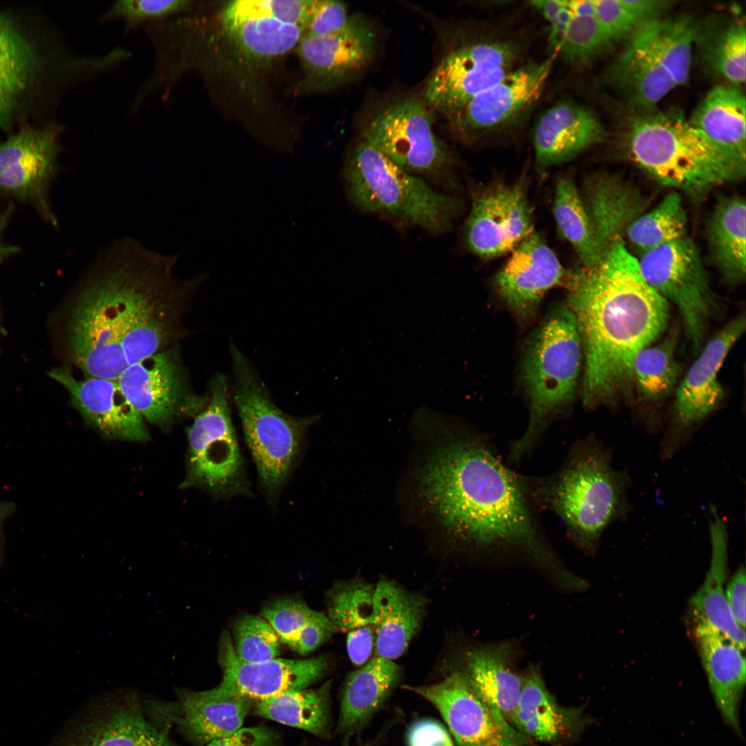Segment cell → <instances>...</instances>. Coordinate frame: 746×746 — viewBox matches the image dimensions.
Returning a JSON list of instances; mask_svg holds the SVG:
<instances>
[{
  "label": "cell",
  "instance_id": "cell-31",
  "mask_svg": "<svg viewBox=\"0 0 746 746\" xmlns=\"http://www.w3.org/2000/svg\"><path fill=\"white\" fill-rule=\"evenodd\" d=\"M581 195L604 256L641 215L644 199L629 182L608 173L587 177Z\"/></svg>",
  "mask_w": 746,
  "mask_h": 746
},
{
  "label": "cell",
  "instance_id": "cell-55",
  "mask_svg": "<svg viewBox=\"0 0 746 746\" xmlns=\"http://www.w3.org/2000/svg\"><path fill=\"white\" fill-rule=\"evenodd\" d=\"M374 643L375 629L373 625L361 627L349 631L346 644L351 662L356 666L367 663Z\"/></svg>",
  "mask_w": 746,
  "mask_h": 746
},
{
  "label": "cell",
  "instance_id": "cell-59",
  "mask_svg": "<svg viewBox=\"0 0 746 746\" xmlns=\"http://www.w3.org/2000/svg\"><path fill=\"white\" fill-rule=\"evenodd\" d=\"M12 206L9 205L3 211L0 212V262L16 254L19 248L16 246L5 242L3 234L12 212Z\"/></svg>",
  "mask_w": 746,
  "mask_h": 746
},
{
  "label": "cell",
  "instance_id": "cell-57",
  "mask_svg": "<svg viewBox=\"0 0 746 746\" xmlns=\"http://www.w3.org/2000/svg\"><path fill=\"white\" fill-rule=\"evenodd\" d=\"M572 13L568 7L567 1V5L566 8L561 12V13L550 23V32L548 37V42L553 50L554 54L559 52L563 42L565 39L569 23L571 19Z\"/></svg>",
  "mask_w": 746,
  "mask_h": 746
},
{
  "label": "cell",
  "instance_id": "cell-19",
  "mask_svg": "<svg viewBox=\"0 0 746 746\" xmlns=\"http://www.w3.org/2000/svg\"><path fill=\"white\" fill-rule=\"evenodd\" d=\"M205 278L201 275L182 280L172 271L154 287L122 341L126 367L180 343L187 335L184 317Z\"/></svg>",
  "mask_w": 746,
  "mask_h": 746
},
{
  "label": "cell",
  "instance_id": "cell-39",
  "mask_svg": "<svg viewBox=\"0 0 746 746\" xmlns=\"http://www.w3.org/2000/svg\"><path fill=\"white\" fill-rule=\"evenodd\" d=\"M554 193L553 211L560 233L571 245L583 267L595 265L603 255L573 179L569 175L559 177Z\"/></svg>",
  "mask_w": 746,
  "mask_h": 746
},
{
  "label": "cell",
  "instance_id": "cell-54",
  "mask_svg": "<svg viewBox=\"0 0 746 746\" xmlns=\"http://www.w3.org/2000/svg\"><path fill=\"white\" fill-rule=\"evenodd\" d=\"M276 735L263 727H241L233 734L204 746H276Z\"/></svg>",
  "mask_w": 746,
  "mask_h": 746
},
{
  "label": "cell",
  "instance_id": "cell-10",
  "mask_svg": "<svg viewBox=\"0 0 746 746\" xmlns=\"http://www.w3.org/2000/svg\"><path fill=\"white\" fill-rule=\"evenodd\" d=\"M229 387L224 373L211 376L208 403L187 430L188 473L182 484L221 498L251 493L231 419Z\"/></svg>",
  "mask_w": 746,
  "mask_h": 746
},
{
  "label": "cell",
  "instance_id": "cell-33",
  "mask_svg": "<svg viewBox=\"0 0 746 746\" xmlns=\"http://www.w3.org/2000/svg\"><path fill=\"white\" fill-rule=\"evenodd\" d=\"M401 676L398 664L380 657L350 673L343 689L338 731L350 737L361 730L385 704Z\"/></svg>",
  "mask_w": 746,
  "mask_h": 746
},
{
  "label": "cell",
  "instance_id": "cell-4",
  "mask_svg": "<svg viewBox=\"0 0 746 746\" xmlns=\"http://www.w3.org/2000/svg\"><path fill=\"white\" fill-rule=\"evenodd\" d=\"M528 494L539 510L555 514L568 537L586 551L596 548L606 528L629 510V479L612 464L611 454L597 437L577 439L552 474L525 475Z\"/></svg>",
  "mask_w": 746,
  "mask_h": 746
},
{
  "label": "cell",
  "instance_id": "cell-17",
  "mask_svg": "<svg viewBox=\"0 0 746 746\" xmlns=\"http://www.w3.org/2000/svg\"><path fill=\"white\" fill-rule=\"evenodd\" d=\"M745 329V315L731 321L709 340L688 370L676 392L673 425L663 438L665 457L673 455L691 429L721 403L724 390L718 381V372Z\"/></svg>",
  "mask_w": 746,
  "mask_h": 746
},
{
  "label": "cell",
  "instance_id": "cell-52",
  "mask_svg": "<svg viewBox=\"0 0 746 746\" xmlns=\"http://www.w3.org/2000/svg\"><path fill=\"white\" fill-rule=\"evenodd\" d=\"M337 631L327 616L315 611L289 647L298 653L305 655L328 640Z\"/></svg>",
  "mask_w": 746,
  "mask_h": 746
},
{
  "label": "cell",
  "instance_id": "cell-20",
  "mask_svg": "<svg viewBox=\"0 0 746 746\" xmlns=\"http://www.w3.org/2000/svg\"><path fill=\"white\" fill-rule=\"evenodd\" d=\"M61 132L24 128L0 142V191L32 203L53 224L47 191L57 172Z\"/></svg>",
  "mask_w": 746,
  "mask_h": 746
},
{
  "label": "cell",
  "instance_id": "cell-42",
  "mask_svg": "<svg viewBox=\"0 0 746 746\" xmlns=\"http://www.w3.org/2000/svg\"><path fill=\"white\" fill-rule=\"evenodd\" d=\"M674 337L658 345H651L636 355L633 367V381L642 400L656 402L672 390L679 373L674 358Z\"/></svg>",
  "mask_w": 746,
  "mask_h": 746
},
{
  "label": "cell",
  "instance_id": "cell-18",
  "mask_svg": "<svg viewBox=\"0 0 746 746\" xmlns=\"http://www.w3.org/2000/svg\"><path fill=\"white\" fill-rule=\"evenodd\" d=\"M376 46L375 28L361 15L350 16L334 34L303 35L296 48L303 71L298 89L325 90L358 76L373 60Z\"/></svg>",
  "mask_w": 746,
  "mask_h": 746
},
{
  "label": "cell",
  "instance_id": "cell-46",
  "mask_svg": "<svg viewBox=\"0 0 746 746\" xmlns=\"http://www.w3.org/2000/svg\"><path fill=\"white\" fill-rule=\"evenodd\" d=\"M611 44L595 15L572 13L565 39L558 53L569 64L583 66L602 54Z\"/></svg>",
  "mask_w": 746,
  "mask_h": 746
},
{
  "label": "cell",
  "instance_id": "cell-53",
  "mask_svg": "<svg viewBox=\"0 0 746 746\" xmlns=\"http://www.w3.org/2000/svg\"><path fill=\"white\" fill-rule=\"evenodd\" d=\"M408 746H454L450 733L438 721L430 718L416 720L406 734Z\"/></svg>",
  "mask_w": 746,
  "mask_h": 746
},
{
  "label": "cell",
  "instance_id": "cell-41",
  "mask_svg": "<svg viewBox=\"0 0 746 746\" xmlns=\"http://www.w3.org/2000/svg\"><path fill=\"white\" fill-rule=\"evenodd\" d=\"M687 222L681 196L673 191L651 211L638 217L626 235L642 254L686 236Z\"/></svg>",
  "mask_w": 746,
  "mask_h": 746
},
{
  "label": "cell",
  "instance_id": "cell-50",
  "mask_svg": "<svg viewBox=\"0 0 746 746\" xmlns=\"http://www.w3.org/2000/svg\"><path fill=\"white\" fill-rule=\"evenodd\" d=\"M595 17L613 43L630 34L641 23L624 0H594Z\"/></svg>",
  "mask_w": 746,
  "mask_h": 746
},
{
  "label": "cell",
  "instance_id": "cell-61",
  "mask_svg": "<svg viewBox=\"0 0 746 746\" xmlns=\"http://www.w3.org/2000/svg\"><path fill=\"white\" fill-rule=\"evenodd\" d=\"M363 746H374V745L372 744V743H366L365 745H364Z\"/></svg>",
  "mask_w": 746,
  "mask_h": 746
},
{
  "label": "cell",
  "instance_id": "cell-8",
  "mask_svg": "<svg viewBox=\"0 0 746 746\" xmlns=\"http://www.w3.org/2000/svg\"><path fill=\"white\" fill-rule=\"evenodd\" d=\"M229 351L231 398L260 484L268 500L275 504L290 475L304 435L317 418L285 413L273 401L251 361L233 341Z\"/></svg>",
  "mask_w": 746,
  "mask_h": 746
},
{
  "label": "cell",
  "instance_id": "cell-32",
  "mask_svg": "<svg viewBox=\"0 0 746 746\" xmlns=\"http://www.w3.org/2000/svg\"><path fill=\"white\" fill-rule=\"evenodd\" d=\"M375 652L393 660L403 654L425 615L427 600L381 578L374 590Z\"/></svg>",
  "mask_w": 746,
  "mask_h": 746
},
{
  "label": "cell",
  "instance_id": "cell-7",
  "mask_svg": "<svg viewBox=\"0 0 746 746\" xmlns=\"http://www.w3.org/2000/svg\"><path fill=\"white\" fill-rule=\"evenodd\" d=\"M699 30L690 17H658L638 25L608 70L630 106L652 109L689 79Z\"/></svg>",
  "mask_w": 746,
  "mask_h": 746
},
{
  "label": "cell",
  "instance_id": "cell-3",
  "mask_svg": "<svg viewBox=\"0 0 746 746\" xmlns=\"http://www.w3.org/2000/svg\"><path fill=\"white\" fill-rule=\"evenodd\" d=\"M178 259L128 237L99 251L70 302L64 329L65 356L84 376L117 380L126 368L122 341L148 294Z\"/></svg>",
  "mask_w": 746,
  "mask_h": 746
},
{
  "label": "cell",
  "instance_id": "cell-47",
  "mask_svg": "<svg viewBox=\"0 0 746 746\" xmlns=\"http://www.w3.org/2000/svg\"><path fill=\"white\" fill-rule=\"evenodd\" d=\"M194 3L189 0H118L104 12L100 21L119 19L129 30L184 14Z\"/></svg>",
  "mask_w": 746,
  "mask_h": 746
},
{
  "label": "cell",
  "instance_id": "cell-58",
  "mask_svg": "<svg viewBox=\"0 0 746 746\" xmlns=\"http://www.w3.org/2000/svg\"><path fill=\"white\" fill-rule=\"evenodd\" d=\"M537 11L550 23L561 13L566 8L567 1L561 0H545L531 1Z\"/></svg>",
  "mask_w": 746,
  "mask_h": 746
},
{
  "label": "cell",
  "instance_id": "cell-2",
  "mask_svg": "<svg viewBox=\"0 0 746 746\" xmlns=\"http://www.w3.org/2000/svg\"><path fill=\"white\" fill-rule=\"evenodd\" d=\"M567 285L585 358L582 403L613 408L631 398L635 358L666 329L669 303L645 281L624 240Z\"/></svg>",
  "mask_w": 746,
  "mask_h": 746
},
{
  "label": "cell",
  "instance_id": "cell-24",
  "mask_svg": "<svg viewBox=\"0 0 746 746\" xmlns=\"http://www.w3.org/2000/svg\"><path fill=\"white\" fill-rule=\"evenodd\" d=\"M556 254L536 232L512 251L495 276L498 294L522 319L533 316L547 291L566 279Z\"/></svg>",
  "mask_w": 746,
  "mask_h": 746
},
{
  "label": "cell",
  "instance_id": "cell-56",
  "mask_svg": "<svg viewBox=\"0 0 746 746\" xmlns=\"http://www.w3.org/2000/svg\"><path fill=\"white\" fill-rule=\"evenodd\" d=\"M725 596L731 615L738 626L745 627V571L740 566L727 584Z\"/></svg>",
  "mask_w": 746,
  "mask_h": 746
},
{
  "label": "cell",
  "instance_id": "cell-38",
  "mask_svg": "<svg viewBox=\"0 0 746 746\" xmlns=\"http://www.w3.org/2000/svg\"><path fill=\"white\" fill-rule=\"evenodd\" d=\"M255 713L263 718L307 731L325 735L328 729L329 685L318 689H296L256 700Z\"/></svg>",
  "mask_w": 746,
  "mask_h": 746
},
{
  "label": "cell",
  "instance_id": "cell-26",
  "mask_svg": "<svg viewBox=\"0 0 746 746\" xmlns=\"http://www.w3.org/2000/svg\"><path fill=\"white\" fill-rule=\"evenodd\" d=\"M511 724L531 740L562 746L575 740L588 725L583 709L560 704L539 673L530 668L522 676Z\"/></svg>",
  "mask_w": 746,
  "mask_h": 746
},
{
  "label": "cell",
  "instance_id": "cell-34",
  "mask_svg": "<svg viewBox=\"0 0 746 746\" xmlns=\"http://www.w3.org/2000/svg\"><path fill=\"white\" fill-rule=\"evenodd\" d=\"M711 512L709 522L711 547L710 566L703 584L691 598V609L694 618L707 621L744 650L745 629L735 622L725 596L728 560L727 526L714 508H711Z\"/></svg>",
  "mask_w": 746,
  "mask_h": 746
},
{
  "label": "cell",
  "instance_id": "cell-14",
  "mask_svg": "<svg viewBox=\"0 0 746 746\" xmlns=\"http://www.w3.org/2000/svg\"><path fill=\"white\" fill-rule=\"evenodd\" d=\"M408 689L439 711L459 746H533L529 738L484 700L455 670L440 681Z\"/></svg>",
  "mask_w": 746,
  "mask_h": 746
},
{
  "label": "cell",
  "instance_id": "cell-35",
  "mask_svg": "<svg viewBox=\"0 0 746 746\" xmlns=\"http://www.w3.org/2000/svg\"><path fill=\"white\" fill-rule=\"evenodd\" d=\"M508 646L491 645L464 653L459 672L473 689L510 723L517 705L522 676L514 669Z\"/></svg>",
  "mask_w": 746,
  "mask_h": 746
},
{
  "label": "cell",
  "instance_id": "cell-15",
  "mask_svg": "<svg viewBox=\"0 0 746 746\" xmlns=\"http://www.w3.org/2000/svg\"><path fill=\"white\" fill-rule=\"evenodd\" d=\"M526 182H493L472 193L465 229L469 250L488 260L512 251L534 232Z\"/></svg>",
  "mask_w": 746,
  "mask_h": 746
},
{
  "label": "cell",
  "instance_id": "cell-45",
  "mask_svg": "<svg viewBox=\"0 0 746 746\" xmlns=\"http://www.w3.org/2000/svg\"><path fill=\"white\" fill-rule=\"evenodd\" d=\"M314 0H236L226 4L220 15L222 26L254 17H267L300 26L304 30Z\"/></svg>",
  "mask_w": 746,
  "mask_h": 746
},
{
  "label": "cell",
  "instance_id": "cell-30",
  "mask_svg": "<svg viewBox=\"0 0 746 746\" xmlns=\"http://www.w3.org/2000/svg\"><path fill=\"white\" fill-rule=\"evenodd\" d=\"M73 746H176L167 731L146 718L140 704L129 698L104 702L92 711Z\"/></svg>",
  "mask_w": 746,
  "mask_h": 746
},
{
  "label": "cell",
  "instance_id": "cell-21",
  "mask_svg": "<svg viewBox=\"0 0 746 746\" xmlns=\"http://www.w3.org/2000/svg\"><path fill=\"white\" fill-rule=\"evenodd\" d=\"M247 697L218 692L182 691L175 702H151L147 713L166 731L171 726L200 745L227 736L242 727L254 705Z\"/></svg>",
  "mask_w": 746,
  "mask_h": 746
},
{
  "label": "cell",
  "instance_id": "cell-1",
  "mask_svg": "<svg viewBox=\"0 0 746 746\" xmlns=\"http://www.w3.org/2000/svg\"><path fill=\"white\" fill-rule=\"evenodd\" d=\"M420 496L457 545L479 552L517 553L557 564L526 488L490 439L469 428L450 430L418 475Z\"/></svg>",
  "mask_w": 746,
  "mask_h": 746
},
{
  "label": "cell",
  "instance_id": "cell-48",
  "mask_svg": "<svg viewBox=\"0 0 746 746\" xmlns=\"http://www.w3.org/2000/svg\"><path fill=\"white\" fill-rule=\"evenodd\" d=\"M235 653L245 662L257 663L276 658L279 638L269 624L254 615L240 619L235 627Z\"/></svg>",
  "mask_w": 746,
  "mask_h": 746
},
{
  "label": "cell",
  "instance_id": "cell-43",
  "mask_svg": "<svg viewBox=\"0 0 746 746\" xmlns=\"http://www.w3.org/2000/svg\"><path fill=\"white\" fill-rule=\"evenodd\" d=\"M375 586L356 576L336 582L327 593L328 618L342 631L373 625Z\"/></svg>",
  "mask_w": 746,
  "mask_h": 746
},
{
  "label": "cell",
  "instance_id": "cell-60",
  "mask_svg": "<svg viewBox=\"0 0 746 746\" xmlns=\"http://www.w3.org/2000/svg\"><path fill=\"white\" fill-rule=\"evenodd\" d=\"M15 506L11 502L0 503V533L1 528L6 519L13 513ZM1 544V542H0ZM1 554V545H0Z\"/></svg>",
  "mask_w": 746,
  "mask_h": 746
},
{
  "label": "cell",
  "instance_id": "cell-6",
  "mask_svg": "<svg viewBox=\"0 0 746 746\" xmlns=\"http://www.w3.org/2000/svg\"><path fill=\"white\" fill-rule=\"evenodd\" d=\"M583 350L575 316L566 305L553 309L528 344L522 376L529 402L527 426L510 443L508 460L528 457L549 425L568 411L574 401Z\"/></svg>",
  "mask_w": 746,
  "mask_h": 746
},
{
  "label": "cell",
  "instance_id": "cell-11",
  "mask_svg": "<svg viewBox=\"0 0 746 746\" xmlns=\"http://www.w3.org/2000/svg\"><path fill=\"white\" fill-rule=\"evenodd\" d=\"M432 110L417 96L396 102L370 122L363 140L412 174L448 180L453 160L433 131Z\"/></svg>",
  "mask_w": 746,
  "mask_h": 746
},
{
  "label": "cell",
  "instance_id": "cell-25",
  "mask_svg": "<svg viewBox=\"0 0 746 746\" xmlns=\"http://www.w3.org/2000/svg\"><path fill=\"white\" fill-rule=\"evenodd\" d=\"M49 376L66 390L72 405L84 420L104 437L138 441L148 439L144 419L117 381L95 376L77 378L66 367L51 370Z\"/></svg>",
  "mask_w": 746,
  "mask_h": 746
},
{
  "label": "cell",
  "instance_id": "cell-5",
  "mask_svg": "<svg viewBox=\"0 0 746 746\" xmlns=\"http://www.w3.org/2000/svg\"><path fill=\"white\" fill-rule=\"evenodd\" d=\"M627 144L632 160L656 181L696 198L745 176V162L722 150L678 113H646L636 117Z\"/></svg>",
  "mask_w": 746,
  "mask_h": 746
},
{
  "label": "cell",
  "instance_id": "cell-13",
  "mask_svg": "<svg viewBox=\"0 0 746 746\" xmlns=\"http://www.w3.org/2000/svg\"><path fill=\"white\" fill-rule=\"evenodd\" d=\"M117 382L143 419L161 426L195 417L209 401L194 390L180 343L128 366Z\"/></svg>",
  "mask_w": 746,
  "mask_h": 746
},
{
  "label": "cell",
  "instance_id": "cell-9",
  "mask_svg": "<svg viewBox=\"0 0 746 746\" xmlns=\"http://www.w3.org/2000/svg\"><path fill=\"white\" fill-rule=\"evenodd\" d=\"M345 180L361 209L431 232L448 229L461 210L458 198L434 190L363 140L348 160Z\"/></svg>",
  "mask_w": 746,
  "mask_h": 746
},
{
  "label": "cell",
  "instance_id": "cell-37",
  "mask_svg": "<svg viewBox=\"0 0 746 746\" xmlns=\"http://www.w3.org/2000/svg\"><path fill=\"white\" fill-rule=\"evenodd\" d=\"M745 211L744 199L725 198L716 204L708 224L714 260L731 282H741L745 277Z\"/></svg>",
  "mask_w": 746,
  "mask_h": 746
},
{
  "label": "cell",
  "instance_id": "cell-40",
  "mask_svg": "<svg viewBox=\"0 0 746 746\" xmlns=\"http://www.w3.org/2000/svg\"><path fill=\"white\" fill-rule=\"evenodd\" d=\"M222 26L236 50L252 64L288 52L296 48L303 35L300 26L267 17L249 18Z\"/></svg>",
  "mask_w": 746,
  "mask_h": 746
},
{
  "label": "cell",
  "instance_id": "cell-16",
  "mask_svg": "<svg viewBox=\"0 0 746 746\" xmlns=\"http://www.w3.org/2000/svg\"><path fill=\"white\" fill-rule=\"evenodd\" d=\"M515 55L513 45L504 41L475 43L451 51L432 73L425 102L452 118L471 99L512 70Z\"/></svg>",
  "mask_w": 746,
  "mask_h": 746
},
{
  "label": "cell",
  "instance_id": "cell-49",
  "mask_svg": "<svg viewBox=\"0 0 746 746\" xmlns=\"http://www.w3.org/2000/svg\"><path fill=\"white\" fill-rule=\"evenodd\" d=\"M315 611L305 603L294 599L275 602L265 608L263 617L278 638L289 645L300 630L310 620Z\"/></svg>",
  "mask_w": 746,
  "mask_h": 746
},
{
  "label": "cell",
  "instance_id": "cell-27",
  "mask_svg": "<svg viewBox=\"0 0 746 746\" xmlns=\"http://www.w3.org/2000/svg\"><path fill=\"white\" fill-rule=\"evenodd\" d=\"M694 619L701 663L716 707L725 723L741 736L739 713L746 680L744 650L707 621Z\"/></svg>",
  "mask_w": 746,
  "mask_h": 746
},
{
  "label": "cell",
  "instance_id": "cell-29",
  "mask_svg": "<svg viewBox=\"0 0 746 746\" xmlns=\"http://www.w3.org/2000/svg\"><path fill=\"white\" fill-rule=\"evenodd\" d=\"M42 68L33 39L15 17L0 11V127L17 115Z\"/></svg>",
  "mask_w": 746,
  "mask_h": 746
},
{
  "label": "cell",
  "instance_id": "cell-28",
  "mask_svg": "<svg viewBox=\"0 0 746 746\" xmlns=\"http://www.w3.org/2000/svg\"><path fill=\"white\" fill-rule=\"evenodd\" d=\"M604 128L596 116L584 106L562 100L540 117L533 132L537 168L540 171L576 157L601 142Z\"/></svg>",
  "mask_w": 746,
  "mask_h": 746
},
{
  "label": "cell",
  "instance_id": "cell-22",
  "mask_svg": "<svg viewBox=\"0 0 746 746\" xmlns=\"http://www.w3.org/2000/svg\"><path fill=\"white\" fill-rule=\"evenodd\" d=\"M219 659L222 677L214 689L222 694L254 700L305 689L322 677L328 668V662L323 656L307 660L275 658L257 663L243 662L236 656L227 634L222 636Z\"/></svg>",
  "mask_w": 746,
  "mask_h": 746
},
{
  "label": "cell",
  "instance_id": "cell-44",
  "mask_svg": "<svg viewBox=\"0 0 746 746\" xmlns=\"http://www.w3.org/2000/svg\"><path fill=\"white\" fill-rule=\"evenodd\" d=\"M717 33L708 50V64L714 73L730 85L739 87L745 82V23L734 19Z\"/></svg>",
  "mask_w": 746,
  "mask_h": 746
},
{
  "label": "cell",
  "instance_id": "cell-12",
  "mask_svg": "<svg viewBox=\"0 0 746 746\" xmlns=\"http://www.w3.org/2000/svg\"><path fill=\"white\" fill-rule=\"evenodd\" d=\"M642 277L679 309L693 349L698 351L714 306L698 250L687 236L642 254Z\"/></svg>",
  "mask_w": 746,
  "mask_h": 746
},
{
  "label": "cell",
  "instance_id": "cell-36",
  "mask_svg": "<svg viewBox=\"0 0 746 746\" xmlns=\"http://www.w3.org/2000/svg\"><path fill=\"white\" fill-rule=\"evenodd\" d=\"M745 97L738 87L718 85L707 93L689 122L722 150L745 162Z\"/></svg>",
  "mask_w": 746,
  "mask_h": 746
},
{
  "label": "cell",
  "instance_id": "cell-23",
  "mask_svg": "<svg viewBox=\"0 0 746 746\" xmlns=\"http://www.w3.org/2000/svg\"><path fill=\"white\" fill-rule=\"evenodd\" d=\"M555 54L539 62L510 70L499 82L477 95L452 118L457 128L471 136L510 121L539 98L551 74Z\"/></svg>",
  "mask_w": 746,
  "mask_h": 746
},
{
  "label": "cell",
  "instance_id": "cell-51",
  "mask_svg": "<svg viewBox=\"0 0 746 746\" xmlns=\"http://www.w3.org/2000/svg\"><path fill=\"white\" fill-rule=\"evenodd\" d=\"M346 6L334 0H314L303 35L324 37L341 30L349 19Z\"/></svg>",
  "mask_w": 746,
  "mask_h": 746
}]
</instances>
